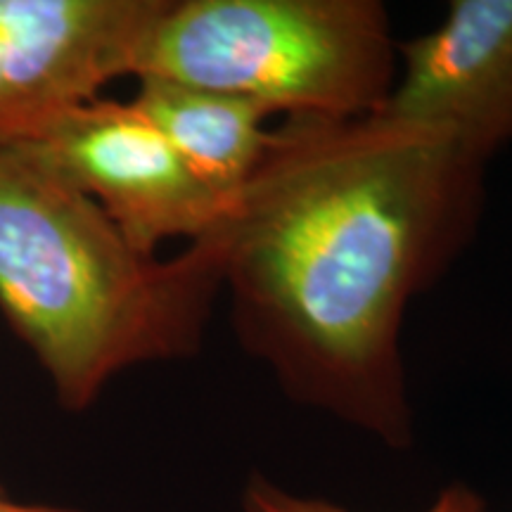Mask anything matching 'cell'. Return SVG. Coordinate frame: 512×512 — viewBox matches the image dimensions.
<instances>
[{
  "label": "cell",
  "mask_w": 512,
  "mask_h": 512,
  "mask_svg": "<svg viewBox=\"0 0 512 512\" xmlns=\"http://www.w3.org/2000/svg\"><path fill=\"white\" fill-rule=\"evenodd\" d=\"M17 147L91 197L143 254L169 240H204L233 209L133 102L91 100Z\"/></svg>",
  "instance_id": "4"
},
{
  "label": "cell",
  "mask_w": 512,
  "mask_h": 512,
  "mask_svg": "<svg viewBox=\"0 0 512 512\" xmlns=\"http://www.w3.org/2000/svg\"><path fill=\"white\" fill-rule=\"evenodd\" d=\"M396 46L380 0H164L136 79L259 102L283 119L382 112Z\"/></svg>",
  "instance_id": "3"
},
{
  "label": "cell",
  "mask_w": 512,
  "mask_h": 512,
  "mask_svg": "<svg viewBox=\"0 0 512 512\" xmlns=\"http://www.w3.org/2000/svg\"><path fill=\"white\" fill-rule=\"evenodd\" d=\"M164 0H0V147L31 143L102 86L136 76Z\"/></svg>",
  "instance_id": "5"
},
{
  "label": "cell",
  "mask_w": 512,
  "mask_h": 512,
  "mask_svg": "<svg viewBox=\"0 0 512 512\" xmlns=\"http://www.w3.org/2000/svg\"><path fill=\"white\" fill-rule=\"evenodd\" d=\"M221 294L219 233L143 254L91 197L0 147V311L62 408L86 411L133 366L195 356Z\"/></svg>",
  "instance_id": "2"
},
{
  "label": "cell",
  "mask_w": 512,
  "mask_h": 512,
  "mask_svg": "<svg viewBox=\"0 0 512 512\" xmlns=\"http://www.w3.org/2000/svg\"><path fill=\"white\" fill-rule=\"evenodd\" d=\"M484 178L446 133L382 112L283 119L216 230L242 351L299 406L411 446L403 323L475 240Z\"/></svg>",
  "instance_id": "1"
},
{
  "label": "cell",
  "mask_w": 512,
  "mask_h": 512,
  "mask_svg": "<svg viewBox=\"0 0 512 512\" xmlns=\"http://www.w3.org/2000/svg\"><path fill=\"white\" fill-rule=\"evenodd\" d=\"M242 510L245 512H349L339 505L323 501V498H304L280 489L266 477L252 475L242 494ZM425 512H486L484 498L467 484H451L434 498Z\"/></svg>",
  "instance_id": "8"
},
{
  "label": "cell",
  "mask_w": 512,
  "mask_h": 512,
  "mask_svg": "<svg viewBox=\"0 0 512 512\" xmlns=\"http://www.w3.org/2000/svg\"><path fill=\"white\" fill-rule=\"evenodd\" d=\"M159 128L192 174L235 202L271 145L273 114L259 102L233 93L138 79L131 100Z\"/></svg>",
  "instance_id": "7"
},
{
  "label": "cell",
  "mask_w": 512,
  "mask_h": 512,
  "mask_svg": "<svg viewBox=\"0 0 512 512\" xmlns=\"http://www.w3.org/2000/svg\"><path fill=\"white\" fill-rule=\"evenodd\" d=\"M0 494H3V486H0Z\"/></svg>",
  "instance_id": "10"
},
{
  "label": "cell",
  "mask_w": 512,
  "mask_h": 512,
  "mask_svg": "<svg viewBox=\"0 0 512 512\" xmlns=\"http://www.w3.org/2000/svg\"><path fill=\"white\" fill-rule=\"evenodd\" d=\"M382 114L446 133L489 166L512 145V0H453L444 22L399 43Z\"/></svg>",
  "instance_id": "6"
},
{
  "label": "cell",
  "mask_w": 512,
  "mask_h": 512,
  "mask_svg": "<svg viewBox=\"0 0 512 512\" xmlns=\"http://www.w3.org/2000/svg\"><path fill=\"white\" fill-rule=\"evenodd\" d=\"M0 512H79L72 508H55V505H22V503H12L0 494Z\"/></svg>",
  "instance_id": "9"
}]
</instances>
